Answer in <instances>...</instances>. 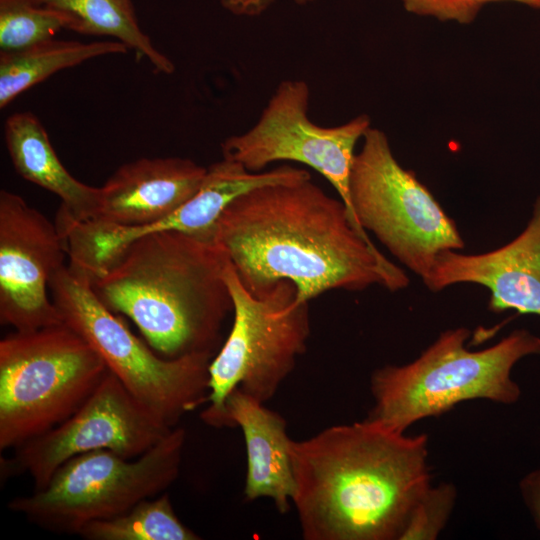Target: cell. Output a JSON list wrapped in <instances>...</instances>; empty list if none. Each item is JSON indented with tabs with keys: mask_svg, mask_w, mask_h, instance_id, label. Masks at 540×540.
Wrapping results in <instances>:
<instances>
[{
	"mask_svg": "<svg viewBox=\"0 0 540 540\" xmlns=\"http://www.w3.org/2000/svg\"><path fill=\"white\" fill-rule=\"evenodd\" d=\"M298 5H306L316 0H292ZM224 9L236 16L253 17L262 14L272 0H220Z\"/></svg>",
	"mask_w": 540,
	"mask_h": 540,
	"instance_id": "24",
	"label": "cell"
},
{
	"mask_svg": "<svg viewBox=\"0 0 540 540\" xmlns=\"http://www.w3.org/2000/svg\"><path fill=\"white\" fill-rule=\"evenodd\" d=\"M457 489L451 483L432 484L414 503L399 540H435L455 507Z\"/></svg>",
	"mask_w": 540,
	"mask_h": 540,
	"instance_id": "21",
	"label": "cell"
},
{
	"mask_svg": "<svg viewBox=\"0 0 540 540\" xmlns=\"http://www.w3.org/2000/svg\"><path fill=\"white\" fill-rule=\"evenodd\" d=\"M4 139L17 173L61 199L57 215L72 221L91 217L98 204L100 187L86 185L66 170L34 114L10 115L4 124Z\"/></svg>",
	"mask_w": 540,
	"mask_h": 540,
	"instance_id": "16",
	"label": "cell"
},
{
	"mask_svg": "<svg viewBox=\"0 0 540 540\" xmlns=\"http://www.w3.org/2000/svg\"><path fill=\"white\" fill-rule=\"evenodd\" d=\"M173 428L140 403L111 371L69 418L1 458V479L28 474L43 489L55 471L79 454L106 449L134 459Z\"/></svg>",
	"mask_w": 540,
	"mask_h": 540,
	"instance_id": "11",
	"label": "cell"
},
{
	"mask_svg": "<svg viewBox=\"0 0 540 540\" xmlns=\"http://www.w3.org/2000/svg\"><path fill=\"white\" fill-rule=\"evenodd\" d=\"M244 287L262 296L287 280L296 302L329 290L406 288L405 272L353 226L349 212L311 178L258 186L234 199L216 225Z\"/></svg>",
	"mask_w": 540,
	"mask_h": 540,
	"instance_id": "1",
	"label": "cell"
},
{
	"mask_svg": "<svg viewBox=\"0 0 540 540\" xmlns=\"http://www.w3.org/2000/svg\"><path fill=\"white\" fill-rule=\"evenodd\" d=\"M49 291L65 324L82 336L107 368L148 410L169 427L208 401L212 354L175 359L156 355L95 294L90 275L63 265Z\"/></svg>",
	"mask_w": 540,
	"mask_h": 540,
	"instance_id": "6",
	"label": "cell"
},
{
	"mask_svg": "<svg viewBox=\"0 0 540 540\" xmlns=\"http://www.w3.org/2000/svg\"><path fill=\"white\" fill-rule=\"evenodd\" d=\"M225 426L240 427L245 441L248 500L271 499L280 513L288 512L296 493L287 423L263 402L234 389L225 401Z\"/></svg>",
	"mask_w": 540,
	"mask_h": 540,
	"instance_id": "15",
	"label": "cell"
},
{
	"mask_svg": "<svg viewBox=\"0 0 540 540\" xmlns=\"http://www.w3.org/2000/svg\"><path fill=\"white\" fill-rule=\"evenodd\" d=\"M469 336L465 327L448 329L414 361L374 370V405L367 418L405 432L413 423L440 416L464 401L516 403L521 388L512 379V369L522 358L540 355V337L516 329L490 347L471 351L466 348Z\"/></svg>",
	"mask_w": 540,
	"mask_h": 540,
	"instance_id": "4",
	"label": "cell"
},
{
	"mask_svg": "<svg viewBox=\"0 0 540 540\" xmlns=\"http://www.w3.org/2000/svg\"><path fill=\"white\" fill-rule=\"evenodd\" d=\"M108 368L67 324L0 341V450L15 449L76 412Z\"/></svg>",
	"mask_w": 540,
	"mask_h": 540,
	"instance_id": "5",
	"label": "cell"
},
{
	"mask_svg": "<svg viewBox=\"0 0 540 540\" xmlns=\"http://www.w3.org/2000/svg\"><path fill=\"white\" fill-rule=\"evenodd\" d=\"M224 278L233 301V323L209 365L210 405L202 420L224 427L225 401L236 388L265 403L293 371L310 336L309 302H296L295 285L278 282L255 296L240 282L230 260Z\"/></svg>",
	"mask_w": 540,
	"mask_h": 540,
	"instance_id": "7",
	"label": "cell"
},
{
	"mask_svg": "<svg viewBox=\"0 0 540 540\" xmlns=\"http://www.w3.org/2000/svg\"><path fill=\"white\" fill-rule=\"evenodd\" d=\"M228 261L217 240L162 231L132 241L90 277L100 301L129 317L162 357L215 355L233 312Z\"/></svg>",
	"mask_w": 540,
	"mask_h": 540,
	"instance_id": "3",
	"label": "cell"
},
{
	"mask_svg": "<svg viewBox=\"0 0 540 540\" xmlns=\"http://www.w3.org/2000/svg\"><path fill=\"white\" fill-rule=\"evenodd\" d=\"M309 102L310 88L305 81L280 82L255 124L222 142L223 158L236 161L252 172H261L279 161L311 167L335 189L356 230L370 239L352 213L349 195L354 149L371 127L370 117L362 114L344 124L324 127L311 121Z\"/></svg>",
	"mask_w": 540,
	"mask_h": 540,
	"instance_id": "10",
	"label": "cell"
},
{
	"mask_svg": "<svg viewBox=\"0 0 540 540\" xmlns=\"http://www.w3.org/2000/svg\"><path fill=\"white\" fill-rule=\"evenodd\" d=\"M362 140L349 178L352 213L425 283L438 255L465 243L432 193L396 160L386 134L370 127Z\"/></svg>",
	"mask_w": 540,
	"mask_h": 540,
	"instance_id": "9",
	"label": "cell"
},
{
	"mask_svg": "<svg viewBox=\"0 0 540 540\" xmlns=\"http://www.w3.org/2000/svg\"><path fill=\"white\" fill-rule=\"evenodd\" d=\"M293 504L306 540H399L431 485L428 436L366 418L291 440Z\"/></svg>",
	"mask_w": 540,
	"mask_h": 540,
	"instance_id": "2",
	"label": "cell"
},
{
	"mask_svg": "<svg viewBox=\"0 0 540 540\" xmlns=\"http://www.w3.org/2000/svg\"><path fill=\"white\" fill-rule=\"evenodd\" d=\"M53 9L66 19V29L74 32L113 37L146 58L155 72L171 74L175 65L161 53L138 24L132 0H32Z\"/></svg>",
	"mask_w": 540,
	"mask_h": 540,
	"instance_id": "18",
	"label": "cell"
},
{
	"mask_svg": "<svg viewBox=\"0 0 540 540\" xmlns=\"http://www.w3.org/2000/svg\"><path fill=\"white\" fill-rule=\"evenodd\" d=\"M87 540H198L177 517L168 493L140 501L127 512L91 522L78 533Z\"/></svg>",
	"mask_w": 540,
	"mask_h": 540,
	"instance_id": "19",
	"label": "cell"
},
{
	"mask_svg": "<svg viewBox=\"0 0 540 540\" xmlns=\"http://www.w3.org/2000/svg\"><path fill=\"white\" fill-rule=\"evenodd\" d=\"M67 254L56 223L21 196L0 191V321L15 331L63 323L48 296Z\"/></svg>",
	"mask_w": 540,
	"mask_h": 540,
	"instance_id": "12",
	"label": "cell"
},
{
	"mask_svg": "<svg viewBox=\"0 0 540 540\" xmlns=\"http://www.w3.org/2000/svg\"><path fill=\"white\" fill-rule=\"evenodd\" d=\"M410 13L434 17L441 21L469 24L475 20L481 9L490 3L517 2L540 9V0H400Z\"/></svg>",
	"mask_w": 540,
	"mask_h": 540,
	"instance_id": "22",
	"label": "cell"
},
{
	"mask_svg": "<svg viewBox=\"0 0 540 540\" xmlns=\"http://www.w3.org/2000/svg\"><path fill=\"white\" fill-rule=\"evenodd\" d=\"M519 491L537 529L540 531V468L527 473L520 480Z\"/></svg>",
	"mask_w": 540,
	"mask_h": 540,
	"instance_id": "23",
	"label": "cell"
},
{
	"mask_svg": "<svg viewBox=\"0 0 540 540\" xmlns=\"http://www.w3.org/2000/svg\"><path fill=\"white\" fill-rule=\"evenodd\" d=\"M65 17L32 0H0V49L13 52L54 38Z\"/></svg>",
	"mask_w": 540,
	"mask_h": 540,
	"instance_id": "20",
	"label": "cell"
},
{
	"mask_svg": "<svg viewBox=\"0 0 540 540\" xmlns=\"http://www.w3.org/2000/svg\"><path fill=\"white\" fill-rule=\"evenodd\" d=\"M206 173L207 167L181 157L125 163L100 187L97 207L84 222L99 227H143L157 222L187 202Z\"/></svg>",
	"mask_w": 540,
	"mask_h": 540,
	"instance_id": "14",
	"label": "cell"
},
{
	"mask_svg": "<svg viewBox=\"0 0 540 540\" xmlns=\"http://www.w3.org/2000/svg\"><path fill=\"white\" fill-rule=\"evenodd\" d=\"M185 436L176 426L134 459L106 449L74 456L43 489L12 499L8 508L43 529L78 535L91 522L121 515L164 493L179 476Z\"/></svg>",
	"mask_w": 540,
	"mask_h": 540,
	"instance_id": "8",
	"label": "cell"
},
{
	"mask_svg": "<svg viewBox=\"0 0 540 540\" xmlns=\"http://www.w3.org/2000/svg\"><path fill=\"white\" fill-rule=\"evenodd\" d=\"M458 283L490 291L488 309L540 316V194L525 229L508 244L482 254L440 253L425 282L438 292Z\"/></svg>",
	"mask_w": 540,
	"mask_h": 540,
	"instance_id": "13",
	"label": "cell"
},
{
	"mask_svg": "<svg viewBox=\"0 0 540 540\" xmlns=\"http://www.w3.org/2000/svg\"><path fill=\"white\" fill-rule=\"evenodd\" d=\"M128 50L117 40L84 43L53 38L19 51H0V108L60 70Z\"/></svg>",
	"mask_w": 540,
	"mask_h": 540,
	"instance_id": "17",
	"label": "cell"
}]
</instances>
